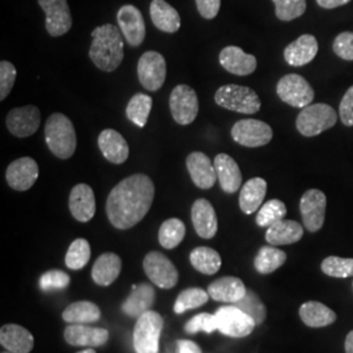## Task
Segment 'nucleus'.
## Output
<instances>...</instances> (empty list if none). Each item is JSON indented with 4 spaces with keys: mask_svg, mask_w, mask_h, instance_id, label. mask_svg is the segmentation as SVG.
Returning a JSON list of instances; mask_svg holds the SVG:
<instances>
[{
    "mask_svg": "<svg viewBox=\"0 0 353 353\" xmlns=\"http://www.w3.org/2000/svg\"><path fill=\"white\" fill-rule=\"evenodd\" d=\"M345 353H353V331L345 338Z\"/></svg>",
    "mask_w": 353,
    "mask_h": 353,
    "instance_id": "nucleus-53",
    "label": "nucleus"
},
{
    "mask_svg": "<svg viewBox=\"0 0 353 353\" xmlns=\"http://www.w3.org/2000/svg\"><path fill=\"white\" fill-rule=\"evenodd\" d=\"M117 19L127 43L132 48L140 46L145 38V24L139 10L135 6L126 4L121 7Z\"/></svg>",
    "mask_w": 353,
    "mask_h": 353,
    "instance_id": "nucleus-16",
    "label": "nucleus"
},
{
    "mask_svg": "<svg viewBox=\"0 0 353 353\" xmlns=\"http://www.w3.org/2000/svg\"><path fill=\"white\" fill-rule=\"evenodd\" d=\"M246 290L241 279L227 276L214 280V283L210 284L207 292L214 301L236 303L245 297Z\"/></svg>",
    "mask_w": 353,
    "mask_h": 353,
    "instance_id": "nucleus-26",
    "label": "nucleus"
},
{
    "mask_svg": "<svg viewBox=\"0 0 353 353\" xmlns=\"http://www.w3.org/2000/svg\"><path fill=\"white\" fill-rule=\"evenodd\" d=\"M274 137L272 128L259 119H241L232 127V138L240 145L258 148L267 145Z\"/></svg>",
    "mask_w": 353,
    "mask_h": 353,
    "instance_id": "nucleus-9",
    "label": "nucleus"
},
{
    "mask_svg": "<svg viewBox=\"0 0 353 353\" xmlns=\"http://www.w3.org/2000/svg\"><path fill=\"white\" fill-rule=\"evenodd\" d=\"M332 49L341 59L353 61V32H343L336 36Z\"/></svg>",
    "mask_w": 353,
    "mask_h": 353,
    "instance_id": "nucleus-48",
    "label": "nucleus"
},
{
    "mask_svg": "<svg viewBox=\"0 0 353 353\" xmlns=\"http://www.w3.org/2000/svg\"><path fill=\"white\" fill-rule=\"evenodd\" d=\"M276 17L281 21H292L306 11V0H272Z\"/></svg>",
    "mask_w": 353,
    "mask_h": 353,
    "instance_id": "nucleus-44",
    "label": "nucleus"
},
{
    "mask_svg": "<svg viewBox=\"0 0 353 353\" xmlns=\"http://www.w3.org/2000/svg\"><path fill=\"white\" fill-rule=\"evenodd\" d=\"M267 192V182L261 176L248 181L240 194V208L243 214H252L262 205Z\"/></svg>",
    "mask_w": 353,
    "mask_h": 353,
    "instance_id": "nucleus-32",
    "label": "nucleus"
},
{
    "mask_svg": "<svg viewBox=\"0 0 353 353\" xmlns=\"http://www.w3.org/2000/svg\"><path fill=\"white\" fill-rule=\"evenodd\" d=\"M303 228L293 220H280L274 225L267 228L265 241L272 246H283L296 243L303 239Z\"/></svg>",
    "mask_w": 353,
    "mask_h": 353,
    "instance_id": "nucleus-28",
    "label": "nucleus"
},
{
    "mask_svg": "<svg viewBox=\"0 0 353 353\" xmlns=\"http://www.w3.org/2000/svg\"><path fill=\"white\" fill-rule=\"evenodd\" d=\"M68 204L71 214L80 223H88L96 214L94 192L85 183H79L71 190Z\"/></svg>",
    "mask_w": 353,
    "mask_h": 353,
    "instance_id": "nucleus-20",
    "label": "nucleus"
},
{
    "mask_svg": "<svg viewBox=\"0 0 353 353\" xmlns=\"http://www.w3.org/2000/svg\"><path fill=\"white\" fill-rule=\"evenodd\" d=\"M16 68L11 62L1 61L0 62V101H4L6 97L12 90L16 81Z\"/></svg>",
    "mask_w": 353,
    "mask_h": 353,
    "instance_id": "nucleus-47",
    "label": "nucleus"
},
{
    "mask_svg": "<svg viewBox=\"0 0 353 353\" xmlns=\"http://www.w3.org/2000/svg\"><path fill=\"white\" fill-rule=\"evenodd\" d=\"M327 198L321 190H307L300 201V211L305 228L314 233L323 227Z\"/></svg>",
    "mask_w": 353,
    "mask_h": 353,
    "instance_id": "nucleus-13",
    "label": "nucleus"
},
{
    "mask_svg": "<svg viewBox=\"0 0 353 353\" xmlns=\"http://www.w3.org/2000/svg\"><path fill=\"white\" fill-rule=\"evenodd\" d=\"M214 169L221 189L227 194H234L242 183V173L240 166L227 153H219L214 157Z\"/></svg>",
    "mask_w": 353,
    "mask_h": 353,
    "instance_id": "nucleus-24",
    "label": "nucleus"
},
{
    "mask_svg": "<svg viewBox=\"0 0 353 353\" xmlns=\"http://www.w3.org/2000/svg\"><path fill=\"white\" fill-rule=\"evenodd\" d=\"M138 77L140 84L150 92L161 88L166 79L164 57L157 51H145L138 62Z\"/></svg>",
    "mask_w": 353,
    "mask_h": 353,
    "instance_id": "nucleus-12",
    "label": "nucleus"
},
{
    "mask_svg": "<svg viewBox=\"0 0 353 353\" xmlns=\"http://www.w3.org/2000/svg\"><path fill=\"white\" fill-rule=\"evenodd\" d=\"M214 316L217 322V330L221 334L232 338L249 336L256 326L252 318L237 306L220 307Z\"/></svg>",
    "mask_w": 353,
    "mask_h": 353,
    "instance_id": "nucleus-10",
    "label": "nucleus"
},
{
    "mask_svg": "<svg viewBox=\"0 0 353 353\" xmlns=\"http://www.w3.org/2000/svg\"><path fill=\"white\" fill-rule=\"evenodd\" d=\"M214 330H217L216 316L208 314V313H202V314H198V316L191 318L185 326V331L188 334H196L199 331L211 334V332H214Z\"/></svg>",
    "mask_w": 353,
    "mask_h": 353,
    "instance_id": "nucleus-46",
    "label": "nucleus"
},
{
    "mask_svg": "<svg viewBox=\"0 0 353 353\" xmlns=\"http://www.w3.org/2000/svg\"><path fill=\"white\" fill-rule=\"evenodd\" d=\"M122 270V261L114 252H105L99 256L92 268V279L96 284L108 287L113 284Z\"/></svg>",
    "mask_w": 353,
    "mask_h": 353,
    "instance_id": "nucleus-29",
    "label": "nucleus"
},
{
    "mask_svg": "<svg viewBox=\"0 0 353 353\" xmlns=\"http://www.w3.org/2000/svg\"><path fill=\"white\" fill-rule=\"evenodd\" d=\"M214 102L227 110L241 114L258 113L262 105L258 94L252 88L236 84H228L217 89Z\"/></svg>",
    "mask_w": 353,
    "mask_h": 353,
    "instance_id": "nucleus-4",
    "label": "nucleus"
},
{
    "mask_svg": "<svg viewBox=\"0 0 353 353\" xmlns=\"http://www.w3.org/2000/svg\"><path fill=\"white\" fill-rule=\"evenodd\" d=\"M190 262L199 272L205 275H214L221 267V256L214 249L201 246L191 252Z\"/></svg>",
    "mask_w": 353,
    "mask_h": 353,
    "instance_id": "nucleus-35",
    "label": "nucleus"
},
{
    "mask_svg": "<svg viewBox=\"0 0 353 353\" xmlns=\"http://www.w3.org/2000/svg\"><path fill=\"white\" fill-rule=\"evenodd\" d=\"M143 268L147 276L151 279L152 283L163 290H172L178 283L176 265L161 252H148L144 258Z\"/></svg>",
    "mask_w": 353,
    "mask_h": 353,
    "instance_id": "nucleus-11",
    "label": "nucleus"
},
{
    "mask_svg": "<svg viewBox=\"0 0 353 353\" xmlns=\"http://www.w3.org/2000/svg\"><path fill=\"white\" fill-rule=\"evenodd\" d=\"M300 316L309 327H325L336 321V314L323 303L307 301L300 307Z\"/></svg>",
    "mask_w": 353,
    "mask_h": 353,
    "instance_id": "nucleus-33",
    "label": "nucleus"
},
{
    "mask_svg": "<svg viewBox=\"0 0 353 353\" xmlns=\"http://www.w3.org/2000/svg\"><path fill=\"white\" fill-rule=\"evenodd\" d=\"M45 139L49 150L58 159L67 160L76 152L77 138L75 127L64 114H51L45 126Z\"/></svg>",
    "mask_w": 353,
    "mask_h": 353,
    "instance_id": "nucleus-3",
    "label": "nucleus"
},
{
    "mask_svg": "<svg viewBox=\"0 0 353 353\" xmlns=\"http://www.w3.org/2000/svg\"><path fill=\"white\" fill-rule=\"evenodd\" d=\"M208 292L202 288H189L183 290L174 303V312L176 314H182L190 309L201 307L204 303H208Z\"/></svg>",
    "mask_w": 353,
    "mask_h": 353,
    "instance_id": "nucleus-40",
    "label": "nucleus"
},
{
    "mask_svg": "<svg viewBox=\"0 0 353 353\" xmlns=\"http://www.w3.org/2000/svg\"><path fill=\"white\" fill-rule=\"evenodd\" d=\"M186 234V227L179 219H168L163 223L159 230V242L164 249H174Z\"/></svg>",
    "mask_w": 353,
    "mask_h": 353,
    "instance_id": "nucleus-38",
    "label": "nucleus"
},
{
    "mask_svg": "<svg viewBox=\"0 0 353 353\" xmlns=\"http://www.w3.org/2000/svg\"><path fill=\"white\" fill-rule=\"evenodd\" d=\"M287 261V254L274 246H263L256 254L254 265L259 274L268 275L276 271Z\"/></svg>",
    "mask_w": 353,
    "mask_h": 353,
    "instance_id": "nucleus-36",
    "label": "nucleus"
},
{
    "mask_svg": "<svg viewBox=\"0 0 353 353\" xmlns=\"http://www.w3.org/2000/svg\"><path fill=\"white\" fill-rule=\"evenodd\" d=\"M287 214L285 204L279 199H271L265 203L256 214V224L259 227L270 228L283 220Z\"/></svg>",
    "mask_w": 353,
    "mask_h": 353,
    "instance_id": "nucleus-39",
    "label": "nucleus"
},
{
    "mask_svg": "<svg viewBox=\"0 0 353 353\" xmlns=\"http://www.w3.org/2000/svg\"><path fill=\"white\" fill-rule=\"evenodd\" d=\"M322 271L331 278H352L353 258H341V256H327L322 265Z\"/></svg>",
    "mask_w": 353,
    "mask_h": 353,
    "instance_id": "nucleus-43",
    "label": "nucleus"
},
{
    "mask_svg": "<svg viewBox=\"0 0 353 353\" xmlns=\"http://www.w3.org/2000/svg\"><path fill=\"white\" fill-rule=\"evenodd\" d=\"M220 64L228 72L237 76H248L256 70V58L246 54L239 46H227L220 51Z\"/></svg>",
    "mask_w": 353,
    "mask_h": 353,
    "instance_id": "nucleus-19",
    "label": "nucleus"
},
{
    "mask_svg": "<svg viewBox=\"0 0 353 353\" xmlns=\"http://www.w3.org/2000/svg\"><path fill=\"white\" fill-rule=\"evenodd\" d=\"M77 353H96L93 350H90V348H88V350H85V351H81V352H77Z\"/></svg>",
    "mask_w": 353,
    "mask_h": 353,
    "instance_id": "nucleus-54",
    "label": "nucleus"
},
{
    "mask_svg": "<svg viewBox=\"0 0 353 353\" xmlns=\"http://www.w3.org/2000/svg\"><path fill=\"white\" fill-rule=\"evenodd\" d=\"M351 0H316V3L326 10H332V8H338L341 6L348 4Z\"/></svg>",
    "mask_w": 353,
    "mask_h": 353,
    "instance_id": "nucleus-52",
    "label": "nucleus"
},
{
    "mask_svg": "<svg viewBox=\"0 0 353 353\" xmlns=\"http://www.w3.org/2000/svg\"><path fill=\"white\" fill-rule=\"evenodd\" d=\"M90 259V246L84 239H77L71 243L65 254V265L70 270H81Z\"/></svg>",
    "mask_w": 353,
    "mask_h": 353,
    "instance_id": "nucleus-41",
    "label": "nucleus"
},
{
    "mask_svg": "<svg viewBox=\"0 0 353 353\" xmlns=\"http://www.w3.org/2000/svg\"><path fill=\"white\" fill-rule=\"evenodd\" d=\"M191 220L195 232L204 240L214 239L217 233V216L214 205L207 199H198L191 207Z\"/></svg>",
    "mask_w": 353,
    "mask_h": 353,
    "instance_id": "nucleus-21",
    "label": "nucleus"
},
{
    "mask_svg": "<svg viewBox=\"0 0 353 353\" xmlns=\"http://www.w3.org/2000/svg\"><path fill=\"white\" fill-rule=\"evenodd\" d=\"M152 97L144 93H137L131 97L127 103V118L138 127H144L147 125L148 117L151 114Z\"/></svg>",
    "mask_w": 353,
    "mask_h": 353,
    "instance_id": "nucleus-37",
    "label": "nucleus"
},
{
    "mask_svg": "<svg viewBox=\"0 0 353 353\" xmlns=\"http://www.w3.org/2000/svg\"><path fill=\"white\" fill-rule=\"evenodd\" d=\"M38 165L32 157H21L8 165L6 179L10 188L16 191H26L37 181Z\"/></svg>",
    "mask_w": 353,
    "mask_h": 353,
    "instance_id": "nucleus-17",
    "label": "nucleus"
},
{
    "mask_svg": "<svg viewBox=\"0 0 353 353\" xmlns=\"http://www.w3.org/2000/svg\"><path fill=\"white\" fill-rule=\"evenodd\" d=\"M186 166L195 186L208 190L214 188L216 182V169L211 159L203 152H191L186 159Z\"/></svg>",
    "mask_w": 353,
    "mask_h": 353,
    "instance_id": "nucleus-18",
    "label": "nucleus"
},
{
    "mask_svg": "<svg viewBox=\"0 0 353 353\" xmlns=\"http://www.w3.org/2000/svg\"><path fill=\"white\" fill-rule=\"evenodd\" d=\"M10 132L17 138H28L33 135L41 123V113L37 106L26 105L12 109L6 119Z\"/></svg>",
    "mask_w": 353,
    "mask_h": 353,
    "instance_id": "nucleus-15",
    "label": "nucleus"
},
{
    "mask_svg": "<svg viewBox=\"0 0 353 353\" xmlns=\"http://www.w3.org/2000/svg\"><path fill=\"white\" fill-rule=\"evenodd\" d=\"M339 117L344 126H353V85L345 92V94L341 99Z\"/></svg>",
    "mask_w": 353,
    "mask_h": 353,
    "instance_id": "nucleus-49",
    "label": "nucleus"
},
{
    "mask_svg": "<svg viewBox=\"0 0 353 353\" xmlns=\"http://www.w3.org/2000/svg\"><path fill=\"white\" fill-rule=\"evenodd\" d=\"M220 6L221 0H196L198 11L201 16L207 20H212L217 16L220 11Z\"/></svg>",
    "mask_w": 353,
    "mask_h": 353,
    "instance_id": "nucleus-50",
    "label": "nucleus"
},
{
    "mask_svg": "<svg viewBox=\"0 0 353 353\" xmlns=\"http://www.w3.org/2000/svg\"><path fill=\"white\" fill-rule=\"evenodd\" d=\"M336 121L338 113L332 106L327 103H310L299 114L296 127L301 135L312 138L335 126Z\"/></svg>",
    "mask_w": 353,
    "mask_h": 353,
    "instance_id": "nucleus-5",
    "label": "nucleus"
},
{
    "mask_svg": "<svg viewBox=\"0 0 353 353\" xmlns=\"http://www.w3.org/2000/svg\"><path fill=\"white\" fill-rule=\"evenodd\" d=\"M164 321L157 312L148 310L138 318L134 328V348L137 353H159Z\"/></svg>",
    "mask_w": 353,
    "mask_h": 353,
    "instance_id": "nucleus-6",
    "label": "nucleus"
},
{
    "mask_svg": "<svg viewBox=\"0 0 353 353\" xmlns=\"http://www.w3.org/2000/svg\"><path fill=\"white\" fill-rule=\"evenodd\" d=\"M64 339L75 347H100L109 341V331L87 325H70L64 330Z\"/></svg>",
    "mask_w": 353,
    "mask_h": 353,
    "instance_id": "nucleus-23",
    "label": "nucleus"
},
{
    "mask_svg": "<svg viewBox=\"0 0 353 353\" xmlns=\"http://www.w3.org/2000/svg\"><path fill=\"white\" fill-rule=\"evenodd\" d=\"M318 54V41L312 34H303L290 43L284 50V59L292 67L310 63Z\"/></svg>",
    "mask_w": 353,
    "mask_h": 353,
    "instance_id": "nucleus-25",
    "label": "nucleus"
},
{
    "mask_svg": "<svg viewBox=\"0 0 353 353\" xmlns=\"http://www.w3.org/2000/svg\"><path fill=\"white\" fill-rule=\"evenodd\" d=\"M280 100L293 108L303 109L314 100V90L310 84L297 74H288L279 80L276 87Z\"/></svg>",
    "mask_w": 353,
    "mask_h": 353,
    "instance_id": "nucleus-8",
    "label": "nucleus"
},
{
    "mask_svg": "<svg viewBox=\"0 0 353 353\" xmlns=\"http://www.w3.org/2000/svg\"><path fill=\"white\" fill-rule=\"evenodd\" d=\"M154 185L145 174L127 176L114 188L106 201V214L117 229H130L151 210Z\"/></svg>",
    "mask_w": 353,
    "mask_h": 353,
    "instance_id": "nucleus-1",
    "label": "nucleus"
},
{
    "mask_svg": "<svg viewBox=\"0 0 353 353\" xmlns=\"http://www.w3.org/2000/svg\"><path fill=\"white\" fill-rule=\"evenodd\" d=\"M4 353H6V352H4ZM7 353H12V352H10V351H8V352H7Z\"/></svg>",
    "mask_w": 353,
    "mask_h": 353,
    "instance_id": "nucleus-55",
    "label": "nucleus"
},
{
    "mask_svg": "<svg viewBox=\"0 0 353 353\" xmlns=\"http://www.w3.org/2000/svg\"><path fill=\"white\" fill-rule=\"evenodd\" d=\"M46 14V30L51 37H61L70 32L72 16L67 0H38Z\"/></svg>",
    "mask_w": 353,
    "mask_h": 353,
    "instance_id": "nucleus-14",
    "label": "nucleus"
},
{
    "mask_svg": "<svg viewBox=\"0 0 353 353\" xmlns=\"http://www.w3.org/2000/svg\"><path fill=\"white\" fill-rule=\"evenodd\" d=\"M169 108L173 119L178 125H191L199 113V101L196 92L186 84L176 85L170 93Z\"/></svg>",
    "mask_w": 353,
    "mask_h": 353,
    "instance_id": "nucleus-7",
    "label": "nucleus"
},
{
    "mask_svg": "<svg viewBox=\"0 0 353 353\" xmlns=\"http://www.w3.org/2000/svg\"><path fill=\"white\" fill-rule=\"evenodd\" d=\"M234 306L240 307L242 312H245L248 316L252 318L255 325H262L265 322L267 309L263 303L261 301V299L252 290H246L245 297L234 303Z\"/></svg>",
    "mask_w": 353,
    "mask_h": 353,
    "instance_id": "nucleus-42",
    "label": "nucleus"
},
{
    "mask_svg": "<svg viewBox=\"0 0 353 353\" xmlns=\"http://www.w3.org/2000/svg\"><path fill=\"white\" fill-rule=\"evenodd\" d=\"M89 58L97 68L113 72L123 61V39L117 26L105 24L92 32Z\"/></svg>",
    "mask_w": 353,
    "mask_h": 353,
    "instance_id": "nucleus-2",
    "label": "nucleus"
},
{
    "mask_svg": "<svg viewBox=\"0 0 353 353\" xmlns=\"http://www.w3.org/2000/svg\"><path fill=\"white\" fill-rule=\"evenodd\" d=\"M152 23L165 33H176L181 28V17L169 3L165 0H152L151 7Z\"/></svg>",
    "mask_w": 353,
    "mask_h": 353,
    "instance_id": "nucleus-31",
    "label": "nucleus"
},
{
    "mask_svg": "<svg viewBox=\"0 0 353 353\" xmlns=\"http://www.w3.org/2000/svg\"><path fill=\"white\" fill-rule=\"evenodd\" d=\"M100 318V307L90 301L71 303L63 312V319L70 325H89L97 322Z\"/></svg>",
    "mask_w": 353,
    "mask_h": 353,
    "instance_id": "nucleus-34",
    "label": "nucleus"
},
{
    "mask_svg": "<svg viewBox=\"0 0 353 353\" xmlns=\"http://www.w3.org/2000/svg\"><path fill=\"white\" fill-rule=\"evenodd\" d=\"M99 147L103 157L112 164L126 163L130 154L126 139L113 128H106L102 131L99 137Z\"/></svg>",
    "mask_w": 353,
    "mask_h": 353,
    "instance_id": "nucleus-22",
    "label": "nucleus"
},
{
    "mask_svg": "<svg viewBox=\"0 0 353 353\" xmlns=\"http://www.w3.org/2000/svg\"><path fill=\"white\" fill-rule=\"evenodd\" d=\"M178 353H202L198 344L191 341H178Z\"/></svg>",
    "mask_w": 353,
    "mask_h": 353,
    "instance_id": "nucleus-51",
    "label": "nucleus"
},
{
    "mask_svg": "<svg viewBox=\"0 0 353 353\" xmlns=\"http://www.w3.org/2000/svg\"><path fill=\"white\" fill-rule=\"evenodd\" d=\"M71 283L70 276L59 270H52L43 274L39 280V287L45 292L51 290H65Z\"/></svg>",
    "mask_w": 353,
    "mask_h": 353,
    "instance_id": "nucleus-45",
    "label": "nucleus"
},
{
    "mask_svg": "<svg viewBox=\"0 0 353 353\" xmlns=\"http://www.w3.org/2000/svg\"><path fill=\"white\" fill-rule=\"evenodd\" d=\"M0 343L10 352L29 353L34 347V338L19 325H6L0 330Z\"/></svg>",
    "mask_w": 353,
    "mask_h": 353,
    "instance_id": "nucleus-27",
    "label": "nucleus"
},
{
    "mask_svg": "<svg viewBox=\"0 0 353 353\" xmlns=\"http://www.w3.org/2000/svg\"><path fill=\"white\" fill-rule=\"evenodd\" d=\"M154 303V290L150 284L134 285L132 292L122 305V312L128 316L139 318L145 312L151 310Z\"/></svg>",
    "mask_w": 353,
    "mask_h": 353,
    "instance_id": "nucleus-30",
    "label": "nucleus"
}]
</instances>
